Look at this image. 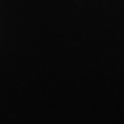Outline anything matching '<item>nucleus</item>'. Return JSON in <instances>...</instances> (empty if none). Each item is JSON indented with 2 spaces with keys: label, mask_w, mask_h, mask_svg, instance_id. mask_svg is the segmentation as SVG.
I'll return each mask as SVG.
<instances>
[]
</instances>
